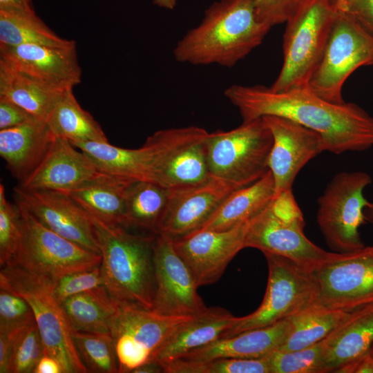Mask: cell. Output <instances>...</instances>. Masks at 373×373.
I'll return each mask as SVG.
<instances>
[{
  "mask_svg": "<svg viewBox=\"0 0 373 373\" xmlns=\"http://www.w3.org/2000/svg\"><path fill=\"white\" fill-rule=\"evenodd\" d=\"M134 180L102 175L68 194L90 216L112 225L128 228L126 192Z\"/></svg>",
  "mask_w": 373,
  "mask_h": 373,
  "instance_id": "26",
  "label": "cell"
},
{
  "mask_svg": "<svg viewBox=\"0 0 373 373\" xmlns=\"http://www.w3.org/2000/svg\"><path fill=\"white\" fill-rule=\"evenodd\" d=\"M0 63L61 91L73 88L82 79L75 42L66 46H0Z\"/></svg>",
  "mask_w": 373,
  "mask_h": 373,
  "instance_id": "20",
  "label": "cell"
},
{
  "mask_svg": "<svg viewBox=\"0 0 373 373\" xmlns=\"http://www.w3.org/2000/svg\"><path fill=\"white\" fill-rule=\"evenodd\" d=\"M261 21L272 27L286 22L300 0H252Z\"/></svg>",
  "mask_w": 373,
  "mask_h": 373,
  "instance_id": "42",
  "label": "cell"
},
{
  "mask_svg": "<svg viewBox=\"0 0 373 373\" xmlns=\"http://www.w3.org/2000/svg\"><path fill=\"white\" fill-rule=\"evenodd\" d=\"M39 119L12 101L0 97V130Z\"/></svg>",
  "mask_w": 373,
  "mask_h": 373,
  "instance_id": "44",
  "label": "cell"
},
{
  "mask_svg": "<svg viewBox=\"0 0 373 373\" xmlns=\"http://www.w3.org/2000/svg\"><path fill=\"white\" fill-rule=\"evenodd\" d=\"M90 217L98 240L106 289L120 305L152 310L155 294L153 246L155 234H134L126 231V227L108 224Z\"/></svg>",
  "mask_w": 373,
  "mask_h": 373,
  "instance_id": "3",
  "label": "cell"
},
{
  "mask_svg": "<svg viewBox=\"0 0 373 373\" xmlns=\"http://www.w3.org/2000/svg\"><path fill=\"white\" fill-rule=\"evenodd\" d=\"M104 174L70 142L56 137L39 165L19 186L68 192Z\"/></svg>",
  "mask_w": 373,
  "mask_h": 373,
  "instance_id": "21",
  "label": "cell"
},
{
  "mask_svg": "<svg viewBox=\"0 0 373 373\" xmlns=\"http://www.w3.org/2000/svg\"><path fill=\"white\" fill-rule=\"evenodd\" d=\"M65 91L51 88L0 63V97L12 101L39 119L47 122Z\"/></svg>",
  "mask_w": 373,
  "mask_h": 373,
  "instance_id": "30",
  "label": "cell"
},
{
  "mask_svg": "<svg viewBox=\"0 0 373 373\" xmlns=\"http://www.w3.org/2000/svg\"><path fill=\"white\" fill-rule=\"evenodd\" d=\"M177 0H153V3L157 6L169 10L173 9L176 6Z\"/></svg>",
  "mask_w": 373,
  "mask_h": 373,
  "instance_id": "50",
  "label": "cell"
},
{
  "mask_svg": "<svg viewBox=\"0 0 373 373\" xmlns=\"http://www.w3.org/2000/svg\"><path fill=\"white\" fill-rule=\"evenodd\" d=\"M291 328V320L284 319L269 326L219 338L178 359L199 362L220 358H261L278 348L289 336Z\"/></svg>",
  "mask_w": 373,
  "mask_h": 373,
  "instance_id": "23",
  "label": "cell"
},
{
  "mask_svg": "<svg viewBox=\"0 0 373 373\" xmlns=\"http://www.w3.org/2000/svg\"><path fill=\"white\" fill-rule=\"evenodd\" d=\"M240 188L211 175L199 184L169 190V199L156 234L176 239L200 229L224 199Z\"/></svg>",
  "mask_w": 373,
  "mask_h": 373,
  "instance_id": "17",
  "label": "cell"
},
{
  "mask_svg": "<svg viewBox=\"0 0 373 373\" xmlns=\"http://www.w3.org/2000/svg\"><path fill=\"white\" fill-rule=\"evenodd\" d=\"M22 239L19 207L10 202L4 186L0 184V265H6L15 255Z\"/></svg>",
  "mask_w": 373,
  "mask_h": 373,
  "instance_id": "39",
  "label": "cell"
},
{
  "mask_svg": "<svg viewBox=\"0 0 373 373\" xmlns=\"http://www.w3.org/2000/svg\"><path fill=\"white\" fill-rule=\"evenodd\" d=\"M373 64V35L352 16L338 12L308 83L320 97L341 104L343 84L358 68Z\"/></svg>",
  "mask_w": 373,
  "mask_h": 373,
  "instance_id": "9",
  "label": "cell"
},
{
  "mask_svg": "<svg viewBox=\"0 0 373 373\" xmlns=\"http://www.w3.org/2000/svg\"><path fill=\"white\" fill-rule=\"evenodd\" d=\"M33 373H63V370L56 358L44 353L36 365Z\"/></svg>",
  "mask_w": 373,
  "mask_h": 373,
  "instance_id": "46",
  "label": "cell"
},
{
  "mask_svg": "<svg viewBox=\"0 0 373 373\" xmlns=\"http://www.w3.org/2000/svg\"><path fill=\"white\" fill-rule=\"evenodd\" d=\"M332 334L303 349L274 350L266 356L271 373H323L322 358Z\"/></svg>",
  "mask_w": 373,
  "mask_h": 373,
  "instance_id": "38",
  "label": "cell"
},
{
  "mask_svg": "<svg viewBox=\"0 0 373 373\" xmlns=\"http://www.w3.org/2000/svg\"><path fill=\"white\" fill-rule=\"evenodd\" d=\"M35 321L32 309L26 299L0 287V333H10Z\"/></svg>",
  "mask_w": 373,
  "mask_h": 373,
  "instance_id": "40",
  "label": "cell"
},
{
  "mask_svg": "<svg viewBox=\"0 0 373 373\" xmlns=\"http://www.w3.org/2000/svg\"><path fill=\"white\" fill-rule=\"evenodd\" d=\"M224 96L239 111L242 122L267 115L289 119L317 132L325 151L334 154L373 146V117L357 104L327 101L308 87L275 92L262 85H232Z\"/></svg>",
  "mask_w": 373,
  "mask_h": 373,
  "instance_id": "1",
  "label": "cell"
},
{
  "mask_svg": "<svg viewBox=\"0 0 373 373\" xmlns=\"http://www.w3.org/2000/svg\"><path fill=\"white\" fill-rule=\"evenodd\" d=\"M372 309L373 303L352 308L327 307L314 303L289 318L292 324L291 331L276 350L289 352L308 347Z\"/></svg>",
  "mask_w": 373,
  "mask_h": 373,
  "instance_id": "25",
  "label": "cell"
},
{
  "mask_svg": "<svg viewBox=\"0 0 373 373\" xmlns=\"http://www.w3.org/2000/svg\"><path fill=\"white\" fill-rule=\"evenodd\" d=\"M373 345V309L334 332L322 358L323 373L335 372Z\"/></svg>",
  "mask_w": 373,
  "mask_h": 373,
  "instance_id": "31",
  "label": "cell"
},
{
  "mask_svg": "<svg viewBox=\"0 0 373 373\" xmlns=\"http://www.w3.org/2000/svg\"><path fill=\"white\" fill-rule=\"evenodd\" d=\"M0 10L33 12L31 0H0Z\"/></svg>",
  "mask_w": 373,
  "mask_h": 373,
  "instance_id": "47",
  "label": "cell"
},
{
  "mask_svg": "<svg viewBox=\"0 0 373 373\" xmlns=\"http://www.w3.org/2000/svg\"><path fill=\"white\" fill-rule=\"evenodd\" d=\"M237 319L219 307H207L180 324L157 352L160 364L178 359L188 352L223 337Z\"/></svg>",
  "mask_w": 373,
  "mask_h": 373,
  "instance_id": "24",
  "label": "cell"
},
{
  "mask_svg": "<svg viewBox=\"0 0 373 373\" xmlns=\"http://www.w3.org/2000/svg\"><path fill=\"white\" fill-rule=\"evenodd\" d=\"M191 317L164 316L153 310L119 304L111 331L119 373H132L155 360L173 331Z\"/></svg>",
  "mask_w": 373,
  "mask_h": 373,
  "instance_id": "13",
  "label": "cell"
},
{
  "mask_svg": "<svg viewBox=\"0 0 373 373\" xmlns=\"http://www.w3.org/2000/svg\"><path fill=\"white\" fill-rule=\"evenodd\" d=\"M262 117L273 137L267 165L274 178L276 197L292 190L301 169L325 147L317 132L298 123L276 115Z\"/></svg>",
  "mask_w": 373,
  "mask_h": 373,
  "instance_id": "16",
  "label": "cell"
},
{
  "mask_svg": "<svg viewBox=\"0 0 373 373\" xmlns=\"http://www.w3.org/2000/svg\"><path fill=\"white\" fill-rule=\"evenodd\" d=\"M170 191L153 182L134 181L126 192L128 227H135L156 234L167 205Z\"/></svg>",
  "mask_w": 373,
  "mask_h": 373,
  "instance_id": "33",
  "label": "cell"
},
{
  "mask_svg": "<svg viewBox=\"0 0 373 373\" xmlns=\"http://www.w3.org/2000/svg\"><path fill=\"white\" fill-rule=\"evenodd\" d=\"M314 274L318 285L316 304L352 308L373 303V246L338 253Z\"/></svg>",
  "mask_w": 373,
  "mask_h": 373,
  "instance_id": "14",
  "label": "cell"
},
{
  "mask_svg": "<svg viewBox=\"0 0 373 373\" xmlns=\"http://www.w3.org/2000/svg\"><path fill=\"white\" fill-rule=\"evenodd\" d=\"M336 373H373V345L358 358L337 369Z\"/></svg>",
  "mask_w": 373,
  "mask_h": 373,
  "instance_id": "45",
  "label": "cell"
},
{
  "mask_svg": "<svg viewBox=\"0 0 373 373\" xmlns=\"http://www.w3.org/2000/svg\"><path fill=\"white\" fill-rule=\"evenodd\" d=\"M272 143L262 117L242 122L229 131L209 133L205 145L209 173L240 187L250 185L269 171Z\"/></svg>",
  "mask_w": 373,
  "mask_h": 373,
  "instance_id": "8",
  "label": "cell"
},
{
  "mask_svg": "<svg viewBox=\"0 0 373 373\" xmlns=\"http://www.w3.org/2000/svg\"><path fill=\"white\" fill-rule=\"evenodd\" d=\"M61 306L73 331L111 334L119 304L102 286L71 296Z\"/></svg>",
  "mask_w": 373,
  "mask_h": 373,
  "instance_id": "29",
  "label": "cell"
},
{
  "mask_svg": "<svg viewBox=\"0 0 373 373\" xmlns=\"http://www.w3.org/2000/svg\"><path fill=\"white\" fill-rule=\"evenodd\" d=\"M338 11L331 0H300L283 37V64L270 88L283 92L308 87Z\"/></svg>",
  "mask_w": 373,
  "mask_h": 373,
  "instance_id": "6",
  "label": "cell"
},
{
  "mask_svg": "<svg viewBox=\"0 0 373 373\" xmlns=\"http://www.w3.org/2000/svg\"><path fill=\"white\" fill-rule=\"evenodd\" d=\"M47 123L56 137L66 139L72 144L108 142L99 124L77 101L73 88L64 93Z\"/></svg>",
  "mask_w": 373,
  "mask_h": 373,
  "instance_id": "32",
  "label": "cell"
},
{
  "mask_svg": "<svg viewBox=\"0 0 373 373\" xmlns=\"http://www.w3.org/2000/svg\"><path fill=\"white\" fill-rule=\"evenodd\" d=\"M365 220L373 224V202H368L364 209Z\"/></svg>",
  "mask_w": 373,
  "mask_h": 373,
  "instance_id": "51",
  "label": "cell"
},
{
  "mask_svg": "<svg viewBox=\"0 0 373 373\" xmlns=\"http://www.w3.org/2000/svg\"><path fill=\"white\" fill-rule=\"evenodd\" d=\"M16 203L21 215L22 239L17 253L8 263L55 282L67 274L101 265L100 254L52 231L22 204Z\"/></svg>",
  "mask_w": 373,
  "mask_h": 373,
  "instance_id": "10",
  "label": "cell"
},
{
  "mask_svg": "<svg viewBox=\"0 0 373 373\" xmlns=\"http://www.w3.org/2000/svg\"><path fill=\"white\" fill-rule=\"evenodd\" d=\"M274 193V180L269 170L258 180L230 193L198 230L224 231L246 222L269 204Z\"/></svg>",
  "mask_w": 373,
  "mask_h": 373,
  "instance_id": "27",
  "label": "cell"
},
{
  "mask_svg": "<svg viewBox=\"0 0 373 373\" xmlns=\"http://www.w3.org/2000/svg\"><path fill=\"white\" fill-rule=\"evenodd\" d=\"M338 12L357 20L373 35V0H331Z\"/></svg>",
  "mask_w": 373,
  "mask_h": 373,
  "instance_id": "43",
  "label": "cell"
},
{
  "mask_svg": "<svg viewBox=\"0 0 373 373\" xmlns=\"http://www.w3.org/2000/svg\"><path fill=\"white\" fill-rule=\"evenodd\" d=\"M161 365L164 373H271L266 356L255 358H220L199 362L175 359Z\"/></svg>",
  "mask_w": 373,
  "mask_h": 373,
  "instance_id": "36",
  "label": "cell"
},
{
  "mask_svg": "<svg viewBox=\"0 0 373 373\" xmlns=\"http://www.w3.org/2000/svg\"><path fill=\"white\" fill-rule=\"evenodd\" d=\"M16 201L40 222L61 236L100 254L89 213L68 194L52 190L14 188Z\"/></svg>",
  "mask_w": 373,
  "mask_h": 373,
  "instance_id": "18",
  "label": "cell"
},
{
  "mask_svg": "<svg viewBox=\"0 0 373 373\" xmlns=\"http://www.w3.org/2000/svg\"><path fill=\"white\" fill-rule=\"evenodd\" d=\"M372 181L371 176L363 171L339 173L318 200L319 229L327 245L338 253L365 247L359 228L366 222L364 209L369 202L363 191Z\"/></svg>",
  "mask_w": 373,
  "mask_h": 373,
  "instance_id": "11",
  "label": "cell"
},
{
  "mask_svg": "<svg viewBox=\"0 0 373 373\" xmlns=\"http://www.w3.org/2000/svg\"><path fill=\"white\" fill-rule=\"evenodd\" d=\"M305 225L292 190L283 192L248 221L244 247L283 256L314 271L338 253L327 251L309 240Z\"/></svg>",
  "mask_w": 373,
  "mask_h": 373,
  "instance_id": "5",
  "label": "cell"
},
{
  "mask_svg": "<svg viewBox=\"0 0 373 373\" xmlns=\"http://www.w3.org/2000/svg\"><path fill=\"white\" fill-rule=\"evenodd\" d=\"M8 334L10 339L8 373H33L45 353L35 321Z\"/></svg>",
  "mask_w": 373,
  "mask_h": 373,
  "instance_id": "37",
  "label": "cell"
},
{
  "mask_svg": "<svg viewBox=\"0 0 373 373\" xmlns=\"http://www.w3.org/2000/svg\"><path fill=\"white\" fill-rule=\"evenodd\" d=\"M209 133L189 126L160 130L149 136L155 183L177 190L199 184L210 175L205 142Z\"/></svg>",
  "mask_w": 373,
  "mask_h": 373,
  "instance_id": "12",
  "label": "cell"
},
{
  "mask_svg": "<svg viewBox=\"0 0 373 373\" xmlns=\"http://www.w3.org/2000/svg\"><path fill=\"white\" fill-rule=\"evenodd\" d=\"M268 265V280L258 308L237 317L222 338L264 327L289 318L316 303L318 285L314 271L283 256L264 253Z\"/></svg>",
  "mask_w": 373,
  "mask_h": 373,
  "instance_id": "7",
  "label": "cell"
},
{
  "mask_svg": "<svg viewBox=\"0 0 373 373\" xmlns=\"http://www.w3.org/2000/svg\"><path fill=\"white\" fill-rule=\"evenodd\" d=\"M270 28L258 18L252 0H219L173 53L180 63L232 67L262 42Z\"/></svg>",
  "mask_w": 373,
  "mask_h": 373,
  "instance_id": "2",
  "label": "cell"
},
{
  "mask_svg": "<svg viewBox=\"0 0 373 373\" xmlns=\"http://www.w3.org/2000/svg\"><path fill=\"white\" fill-rule=\"evenodd\" d=\"M55 284L48 278L12 263L1 267L0 287L22 296L29 303L45 354L59 362L63 373L89 372L75 346L73 330L61 304L55 296Z\"/></svg>",
  "mask_w": 373,
  "mask_h": 373,
  "instance_id": "4",
  "label": "cell"
},
{
  "mask_svg": "<svg viewBox=\"0 0 373 373\" xmlns=\"http://www.w3.org/2000/svg\"><path fill=\"white\" fill-rule=\"evenodd\" d=\"M86 154L102 173L134 181L155 182L151 153L144 143L138 149H125L108 142L73 144Z\"/></svg>",
  "mask_w": 373,
  "mask_h": 373,
  "instance_id": "28",
  "label": "cell"
},
{
  "mask_svg": "<svg viewBox=\"0 0 373 373\" xmlns=\"http://www.w3.org/2000/svg\"><path fill=\"white\" fill-rule=\"evenodd\" d=\"M104 286L100 265L67 274L55 282L54 294L59 303L67 298Z\"/></svg>",
  "mask_w": 373,
  "mask_h": 373,
  "instance_id": "41",
  "label": "cell"
},
{
  "mask_svg": "<svg viewBox=\"0 0 373 373\" xmlns=\"http://www.w3.org/2000/svg\"><path fill=\"white\" fill-rule=\"evenodd\" d=\"M155 294L153 311L169 316H192L204 310L199 287L175 251L173 240L155 234L153 246Z\"/></svg>",
  "mask_w": 373,
  "mask_h": 373,
  "instance_id": "15",
  "label": "cell"
},
{
  "mask_svg": "<svg viewBox=\"0 0 373 373\" xmlns=\"http://www.w3.org/2000/svg\"><path fill=\"white\" fill-rule=\"evenodd\" d=\"M164 372L162 365L157 361L153 360L146 363L137 368L132 373H160Z\"/></svg>",
  "mask_w": 373,
  "mask_h": 373,
  "instance_id": "49",
  "label": "cell"
},
{
  "mask_svg": "<svg viewBox=\"0 0 373 373\" xmlns=\"http://www.w3.org/2000/svg\"><path fill=\"white\" fill-rule=\"evenodd\" d=\"M10 339L8 334L0 333V372L8 373Z\"/></svg>",
  "mask_w": 373,
  "mask_h": 373,
  "instance_id": "48",
  "label": "cell"
},
{
  "mask_svg": "<svg viewBox=\"0 0 373 373\" xmlns=\"http://www.w3.org/2000/svg\"><path fill=\"white\" fill-rule=\"evenodd\" d=\"M56 136L46 121L35 119L0 130V155L20 183L39 165Z\"/></svg>",
  "mask_w": 373,
  "mask_h": 373,
  "instance_id": "22",
  "label": "cell"
},
{
  "mask_svg": "<svg viewBox=\"0 0 373 373\" xmlns=\"http://www.w3.org/2000/svg\"><path fill=\"white\" fill-rule=\"evenodd\" d=\"M247 222L224 231L198 230L173 239L198 287L218 281L244 247Z\"/></svg>",
  "mask_w": 373,
  "mask_h": 373,
  "instance_id": "19",
  "label": "cell"
},
{
  "mask_svg": "<svg viewBox=\"0 0 373 373\" xmlns=\"http://www.w3.org/2000/svg\"><path fill=\"white\" fill-rule=\"evenodd\" d=\"M79 356L89 372H119L113 338L110 333L73 331Z\"/></svg>",
  "mask_w": 373,
  "mask_h": 373,
  "instance_id": "35",
  "label": "cell"
},
{
  "mask_svg": "<svg viewBox=\"0 0 373 373\" xmlns=\"http://www.w3.org/2000/svg\"><path fill=\"white\" fill-rule=\"evenodd\" d=\"M58 36L35 13L0 10V46L35 44L66 46L74 44Z\"/></svg>",
  "mask_w": 373,
  "mask_h": 373,
  "instance_id": "34",
  "label": "cell"
}]
</instances>
